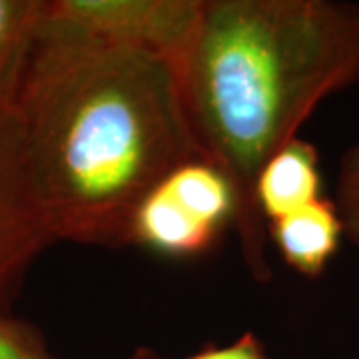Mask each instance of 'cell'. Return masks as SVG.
I'll list each match as a JSON object with an SVG mask.
<instances>
[{"label":"cell","mask_w":359,"mask_h":359,"mask_svg":"<svg viewBox=\"0 0 359 359\" xmlns=\"http://www.w3.org/2000/svg\"><path fill=\"white\" fill-rule=\"evenodd\" d=\"M14 110L52 240L132 244L142 200L174 170L208 162L176 66L90 34L48 0Z\"/></svg>","instance_id":"6da1fadb"},{"label":"cell","mask_w":359,"mask_h":359,"mask_svg":"<svg viewBox=\"0 0 359 359\" xmlns=\"http://www.w3.org/2000/svg\"><path fill=\"white\" fill-rule=\"evenodd\" d=\"M176 70L194 136L230 182L245 266L269 282L257 178L325 98L359 82V4L204 0Z\"/></svg>","instance_id":"7a4b0ae2"},{"label":"cell","mask_w":359,"mask_h":359,"mask_svg":"<svg viewBox=\"0 0 359 359\" xmlns=\"http://www.w3.org/2000/svg\"><path fill=\"white\" fill-rule=\"evenodd\" d=\"M50 11L112 44L178 68L192 44L204 0H48Z\"/></svg>","instance_id":"3957f363"},{"label":"cell","mask_w":359,"mask_h":359,"mask_svg":"<svg viewBox=\"0 0 359 359\" xmlns=\"http://www.w3.org/2000/svg\"><path fill=\"white\" fill-rule=\"evenodd\" d=\"M54 242L40 208L14 108L0 112V292Z\"/></svg>","instance_id":"277c9868"},{"label":"cell","mask_w":359,"mask_h":359,"mask_svg":"<svg viewBox=\"0 0 359 359\" xmlns=\"http://www.w3.org/2000/svg\"><path fill=\"white\" fill-rule=\"evenodd\" d=\"M268 231L283 262L299 276L320 278L337 254L344 224L332 198H320L285 218L269 222Z\"/></svg>","instance_id":"5b68a950"},{"label":"cell","mask_w":359,"mask_h":359,"mask_svg":"<svg viewBox=\"0 0 359 359\" xmlns=\"http://www.w3.org/2000/svg\"><path fill=\"white\" fill-rule=\"evenodd\" d=\"M219 231V228L198 218L160 182L136 210L132 244L170 256H194L214 244Z\"/></svg>","instance_id":"8992f818"},{"label":"cell","mask_w":359,"mask_h":359,"mask_svg":"<svg viewBox=\"0 0 359 359\" xmlns=\"http://www.w3.org/2000/svg\"><path fill=\"white\" fill-rule=\"evenodd\" d=\"M266 222L285 218L321 198L320 152L299 136L283 146L262 170L256 186Z\"/></svg>","instance_id":"52a82bcc"},{"label":"cell","mask_w":359,"mask_h":359,"mask_svg":"<svg viewBox=\"0 0 359 359\" xmlns=\"http://www.w3.org/2000/svg\"><path fill=\"white\" fill-rule=\"evenodd\" d=\"M46 0H0V112L14 108Z\"/></svg>","instance_id":"ba28073f"},{"label":"cell","mask_w":359,"mask_h":359,"mask_svg":"<svg viewBox=\"0 0 359 359\" xmlns=\"http://www.w3.org/2000/svg\"><path fill=\"white\" fill-rule=\"evenodd\" d=\"M332 200L344 224V238L359 250V138L339 160Z\"/></svg>","instance_id":"9c48e42d"},{"label":"cell","mask_w":359,"mask_h":359,"mask_svg":"<svg viewBox=\"0 0 359 359\" xmlns=\"http://www.w3.org/2000/svg\"><path fill=\"white\" fill-rule=\"evenodd\" d=\"M0 359H58L28 325L0 309Z\"/></svg>","instance_id":"30bf717a"},{"label":"cell","mask_w":359,"mask_h":359,"mask_svg":"<svg viewBox=\"0 0 359 359\" xmlns=\"http://www.w3.org/2000/svg\"><path fill=\"white\" fill-rule=\"evenodd\" d=\"M128 359H166L150 347H138ZM186 359H269L264 344L254 332H245L230 346H205Z\"/></svg>","instance_id":"8fae6325"}]
</instances>
